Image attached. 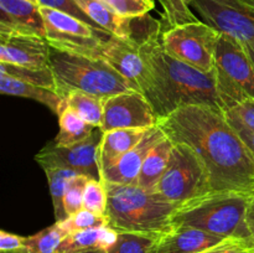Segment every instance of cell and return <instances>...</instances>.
<instances>
[{"label":"cell","instance_id":"cell-1","mask_svg":"<svg viewBox=\"0 0 254 253\" xmlns=\"http://www.w3.org/2000/svg\"><path fill=\"white\" fill-rule=\"evenodd\" d=\"M158 126L174 143L196 151L210 176L212 191H254V158L227 119L211 106H189L160 119Z\"/></svg>","mask_w":254,"mask_h":253},{"label":"cell","instance_id":"cell-30","mask_svg":"<svg viewBox=\"0 0 254 253\" xmlns=\"http://www.w3.org/2000/svg\"><path fill=\"white\" fill-rule=\"evenodd\" d=\"M155 240L139 233H119L118 241L108 253H149Z\"/></svg>","mask_w":254,"mask_h":253},{"label":"cell","instance_id":"cell-20","mask_svg":"<svg viewBox=\"0 0 254 253\" xmlns=\"http://www.w3.org/2000/svg\"><path fill=\"white\" fill-rule=\"evenodd\" d=\"M173 146L174 141L165 135V138L161 139L151 149L141 166L136 185H139L144 190L150 191V192L155 191L156 185L160 181L161 176L168 166Z\"/></svg>","mask_w":254,"mask_h":253},{"label":"cell","instance_id":"cell-38","mask_svg":"<svg viewBox=\"0 0 254 253\" xmlns=\"http://www.w3.org/2000/svg\"><path fill=\"white\" fill-rule=\"evenodd\" d=\"M247 226L250 230V246L254 252V191L251 193L250 206L247 212Z\"/></svg>","mask_w":254,"mask_h":253},{"label":"cell","instance_id":"cell-32","mask_svg":"<svg viewBox=\"0 0 254 253\" xmlns=\"http://www.w3.org/2000/svg\"><path fill=\"white\" fill-rule=\"evenodd\" d=\"M122 17H136L149 14L155 7L154 0H102Z\"/></svg>","mask_w":254,"mask_h":253},{"label":"cell","instance_id":"cell-5","mask_svg":"<svg viewBox=\"0 0 254 253\" xmlns=\"http://www.w3.org/2000/svg\"><path fill=\"white\" fill-rule=\"evenodd\" d=\"M50 67L54 72L57 93L64 99L72 91H83L104 99L124 92L140 91L135 83L118 73L102 57L86 56L51 47Z\"/></svg>","mask_w":254,"mask_h":253},{"label":"cell","instance_id":"cell-21","mask_svg":"<svg viewBox=\"0 0 254 253\" xmlns=\"http://www.w3.org/2000/svg\"><path fill=\"white\" fill-rule=\"evenodd\" d=\"M74 2L97 26L127 41L129 17L117 15L102 0H74Z\"/></svg>","mask_w":254,"mask_h":253},{"label":"cell","instance_id":"cell-3","mask_svg":"<svg viewBox=\"0 0 254 253\" xmlns=\"http://www.w3.org/2000/svg\"><path fill=\"white\" fill-rule=\"evenodd\" d=\"M106 186L108 227L119 233H139L154 238L171 230V220L179 205L134 184H106Z\"/></svg>","mask_w":254,"mask_h":253},{"label":"cell","instance_id":"cell-35","mask_svg":"<svg viewBox=\"0 0 254 253\" xmlns=\"http://www.w3.org/2000/svg\"><path fill=\"white\" fill-rule=\"evenodd\" d=\"M201 253H254L247 242L242 240L230 238L223 243L206 250Z\"/></svg>","mask_w":254,"mask_h":253},{"label":"cell","instance_id":"cell-24","mask_svg":"<svg viewBox=\"0 0 254 253\" xmlns=\"http://www.w3.org/2000/svg\"><path fill=\"white\" fill-rule=\"evenodd\" d=\"M45 174H46L47 181H49L50 195H51L52 205H54L55 220H56V222H61L67 218L66 211L64 207V197L66 189L72 179L79 174L77 171L71 170V169L64 168L46 169Z\"/></svg>","mask_w":254,"mask_h":253},{"label":"cell","instance_id":"cell-6","mask_svg":"<svg viewBox=\"0 0 254 253\" xmlns=\"http://www.w3.org/2000/svg\"><path fill=\"white\" fill-rule=\"evenodd\" d=\"M213 71L223 111L254 99V63L242 42L221 34Z\"/></svg>","mask_w":254,"mask_h":253},{"label":"cell","instance_id":"cell-28","mask_svg":"<svg viewBox=\"0 0 254 253\" xmlns=\"http://www.w3.org/2000/svg\"><path fill=\"white\" fill-rule=\"evenodd\" d=\"M108 192L106 184L98 179H89L83 193V208L98 215H106Z\"/></svg>","mask_w":254,"mask_h":253},{"label":"cell","instance_id":"cell-31","mask_svg":"<svg viewBox=\"0 0 254 253\" xmlns=\"http://www.w3.org/2000/svg\"><path fill=\"white\" fill-rule=\"evenodd\" d=\"M89 179V176L79 174L74 176L67 186L64 197V207L67 217L83 208V193Z\"/></svg>","mask_w":254,"mask_h":253},{"label":"cell","instance_id":"cell-29","mask_svg":"<svg viewBox=\"0 0 254 253\" xmlns=\"http://www.w3.org/2000/svg\"><path fill=\"white\" fill-rule=\"evenodd\" d=\"M60 225L67 231V233L77 232V231L91 230V228H99L107 226L106 215H98L92 211L82 208L78 212L68 216L66 220L61 221Z\"/></svg>","mask_w":254,"mask_h":253},{"label":"cell","instance_id":"cell-9","mask_svg":"<svg viewBox=\"0 0 254 253\" xmlns=\"http://www.w3.org/2000/svg\"><path fill=\"white\" fill-rule=\"evenodd\" d=\"M44 17L46 40L51 47L61 51L101 57L104 41L112 35L94 29L87 22L51 7L40 6Z\"/></svg>","mask_w":254,"mask_h":253},{"label":"cell","instance_id":"cell-17","mask_svg":"<svg viewBox=\"0 0 254 253\" xmlns=\"http://www.w3.org/2000/svg\"><path fill=\"white\" fill-rule=\"evenodd\" d=\"M0 31L37 35L46 39L40 6L29 0H0Z\"/></svg>","mask_w":254,"mask_h":253},{"label":"cell","instance_id":"cell-26","mask_svg":"<svg viewBox=\"0 0 254 253\" xmlns=\"http://www.w3.org/2000/svg\"><path fill=\"white\" fill-rule=\"evenodd\" d=\"M67 235L68 233L60 222H55L52 226L25 238L22 253H57L60 245Z\"/></svg>","mask_w":254,"mask_h":253},{"label":"cell","instance_id":"cell-19","mask_svg":"<svg viewBox=\"0 0 254 253\" xmlns=\"http://www.w3.org/2000/svg\"><path fill=\"white\" fill-rule=\"evenodd\" d=\"M0 92L2 94L22 97L36 101L51 109L55 114L60 116L66 108V99L60 96L56 91L27 82L15 79L6 74H0Z\"/></svg>","mask_w":254,"mask_h":253},{"label":"cell","instance_id":"cell-13","mask_svg":"<svg viewBox=\"0 0 254 253\" xmlns=\"http://www.w3.org/2000/svg\"><path fill=\"white\" fill-rule=\"evenodd\" d=\"M51 46L45 37L0 31V62L25 67H49Z\"/></svg>","mask_w":254,"mask_h":253},{"label":"cell","instance_id":"cell-7","mask_svg":"<svg viewBox=\"0 0 254 253\" xmlns=\"http://www.w3.org/2000/svg\"><path fill=\"white\" fill-rule=\"evenodd\" d=\"M211 191L210 176L200 156L186 144L174 143L168 166L154 192L181 205Z\"/></svg>","mask_w":254,"mask_h":253},{"label":"cell","instance_id":"cell-14","mask_svg":"<svg viewBox=\"0 0 254 253\" xmlns=\"http://www.w3.org/2000/svg\"><path fill=\"white\" fill-rule=\"evenodd\" d=\"M163 138H165V133L160 126H154L149 128L143 139L131 150L101 174V180L104 184L136 185L144 160L151 149Z\"/></svg>","mask_w":254,"mask_h":253},{"label":"cell","instance_id":"cell-33","mask_svg":"<svg viewBox=\"0 0 254 253\" xmlns=\"http://www.w3.org/2000/svg\"><path fill=\"white\" fill-rule=\"evenodd\" d=\"M37 5L39 6H45V7H51V9L60 10V11H64L66 14L72 15V16L77 17V19L82 20V21L87 22L88 25L93 26L94 29L101 30V31H104L101 27L97 26L81 9H79L78 5L74 2V0H36ZM107 32V31H106Z\"/></svg>","mask_w":254,"mask_h":253},{"label":"cell","instance_id":"cell-34","mask_svg":"<svg viewBox=\"0 0 254 253\" xmlns=\"http://www.w3.org/2000/svg\"><path fill=\"white\" fill-rule=\"evenodd\" d=\"M226 116L254 130V99H247L225 111Z\"/></svg>","mask_w":254,"mask_h":253},{"label":"cell","instance_id":"cell-41","mask_svg":"<svg viewBox=\"0 0 254 253\" xmlns=\"http://www.w3.org/2000/svg\"><path fill=\"white\" fill-rule=\"evenodd\" d=\"M245 2H247L248 5H251V6L254 7V0H243Z\"/></svg>","mask_w":254,"mask_h":253},{"label":"cell","instance_id":"cell-27","mask_svg":"<svg viewBox=\"0 0 254 253\" xmlns=\"http://www.w3.org/2000/svg\"><path fill=\"white\" fill-rule=\"evenodd\" d=\"M103 227L69 233L61 242L57 253H76L88 250H101V237Z\"/></svg>","mask_w":254,"mask_h":253},{"label":"cell","instance_id":"cell-42","mask_svg":"<svg viewBox=\"0 0 254 253\" xmlns=\"http://www.w3.org/2000/svg\"><path fill=\"white\" fill-rule=\"evenodd\" d=\"M29 1H32V2H35V4H37L36 0H29Z\"/></svg>","mask_w":254,"mask_h":253},{"label":"cell","instance_id":"cell-16","mask_svg":"<svg viewBox=\"0 0 254 253\" xmlns=\"http://www.w3.org/2000/svg\"><path fill=\"white\" fill-rule=\"evenodd\" d=\"M101 57L106 60L118 73L135 83L141 91V84L145 79L146 67L138 45L112 35L102 46Z\"/></svg>","mask_w":254,"mask_h":253},{"label":"cell","instance_id":"cell-18","mask_svg":"<svg viewBox=\"0 0 254 253\" xmlns=\"http://www.w3.org/2000/svg\"><path fill=\"white\" fill-rule=\"evenodd\" d=\"M148 129H116L103 133L98 146L101 174L117 163L143 139Z\"/></svg>","mask_w":254,"mask_h":253},{"label":"cell","instance_id":"cell-22","mask_svg":"<svg viewBox=\"0 0 254 253\" xmlns=\"http://www.w3.org/2000/svg\"><path fill=\"white\" fill-rule=\"evenodd\" d=\"M59 124L60 131L55 143L61 146H71L86 140L97 128L67 107L59 116Z\"/></svg>","mask_w":254,"mask_h":253},{"label":"cell","instance_id":"cell-12","mask_svg":"<svg viewBox=\"0 0 254 253\" xmlns=\"http://www.w3.org/2000/svg\"><path fill=\"white\" fill-rule=\"evenodd\" d=\"M158 122L145 94L140 91H129L104 99L99 128L103 133L116 129H149L158 126Z\"/></svg>","mask_w":254,"mask_h":253},{"label":"cell","instance_id":"cell-8","mask_svg":"<svg viewBox=\"0 0 254 253\" xmlns=\"http://www.w3.org/2000/svg\"><path fill=\"white\" fill-rule=\"evenodd\" d=\"M220 36L217 30L198 19L161 32L160 44L175 59L202 72H212Z\"/></svg>","mask_w":254,"mask_h":253},{"label":"cell","instance_id":"cell-39","mask_svg":"<svg viewBox=\"0 0 254 253\" xmlns=\"http://www.w3.org/2000/svg\"><path fill=\"white\" fill-rule=\"evenodd\" d=\"M243 45H245L246 50H247L248 55H250L251 60H252L253 63H254V41L247 42V44H243Z\"/></svg>","mask_w":254,"mask_h":253},{"label":"cell","instance_id":"cell-40","mask_svg":"<svg viewBox=\"0 0 254 253\" xmlns=\"http://www.w3.org/2000/svg\"><path fill=\"white\" fill-rule=\"evenodd\" d=\"M76 253H108V252L102 250H88V251H82V252H76Z\"/></svg>","mask_w":254,"mask_h":253},{"label":"cell","instance_id":"cell-10","mask_svg":"<svg viewBox=\"0 0 254 253\" xmlns=\"http://www.w3.org/2000/svg\"><path fill=\"white\" fill-rule=\"evenodd\" d=\"M201 21L242 44L254 41V7L243 0H185Z\"/></svg>","mask_w":254,"mask_h":253},{"label":"cell","instance_id":"cell-11","mask_svg":"<svg viewBox=\"0 0 254 253\" xmlns=\"http://www.w3.org/2000/svg\"><path fill=\"white\" fill-rule=\"evenodd\" d=\"M103 136L99 126L86 140L71 146L57 145L55 141L47 144L35 156L44 170L52 168H64L77 171L91 179L101 180V171L98 166V146Z\"/></svg>","mask_w":254,"mask_h":253},{"label":"cell","instance_id":"cell-36","mask_svg":"<svg viewBox=\"0 0 254 253\" xmlns=\"http://www.w3.org/2000/svg\"><path fill=\"white\" fill-rule=\"evenodd\" d=\"M25 238L22 236L0 231V251L1 253H22L25 248Z\"/></svg>","mask_w":254,"mask_h":253},{"label":"cell","instance_id":"cell-4","mask_svg":"<svg viewBox=\"0 0 254 253\" xmlns=\"http://www.w3.org/2000/svg\"><path fill=\"white\" fill-rule=\"evenodd\" d=\"M250 200L251 193L211 191L179 205L171 225L197 228L220 237L242 240L250 245L247 226Z\"/></svg>","mask_w":254,"mask_h":253},{"label":"cell","instance_id":"cell-37","mask_svg":"<svg viewBox=\"0 0 254 253\" xmlns=\"http://www.w3.org/2000/svg\"><path fill=\"white\" fill-rule=\"evenodd\" d=\"M227 119L230 121V123L232 124L233 128L236 129V131L240 134L241 138H242L243 140H245V143L247 144V146L250 148L251 153L253 154V158H254V130L247 128V126H245L243 124L238 123V122L233 121V119L228 118V117H227Z\"/></svg>","mask_w":254,"mask_h":253},{"label":"cell","instance_id":"cell-15","mask_svg":"<svg viewBox=\"0 0 254 253\" xmlns=\"http://www.w3.org/2000/svg\"><path fill=\"white\" fill-rule=\"evenodd\" d=\"M230 238L220 237L192 227H178L159 236L149 253H201Z\"/></svg>","mask_w":254,"mask_h":253},{"label":"cell","instance_id":"cell-25","mask_svg":"<svg viewBox=\"0 0 254 253\" xmlns=\"http://www.w3.org/2000/svg\"><path fill=\"white\" fill-rule=\"evenodd\" d=\"M0 74H6L15 79H20V81L54 89L57 92L54 72L50 66L39 68V67H25L0 62Z\"/></svg>","mask_w":254,"mask_h":253},{"label":"cell","instance_id":"cell-23","mask_svg":"<svg viewBox=\"0 0 254 253\" xmlns=\"http://www.w3.org/2000/svg\"><path fill=\"white\" fill-rule=\"evenodd\" d=\"M66 107L94 126H99L103 118L104 98L83 91H72L66 97Z\"/></svg>","mask_w":254,"mask_h":253},{"label":"cell","instance_id":"cell-2","mask_svg":"<svg viewBox=\"0 0 254 253\" xmlns=\"http://www.w3.org/2000/svg\"><path fill=\"white\" fill-rule=\"evenodd\" d=\"M145 62L141 92L153 106L158 119L189 106H211L223 109L216 87L215 71L202 72L164 50L160 39L140 46Z\"/></svg>","mask_w":254,"mask_h":253}]
</instances>
